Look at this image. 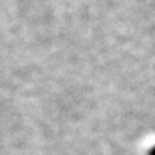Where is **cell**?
<instances>
[{"label": "cell", "mask_w": 155, "mask_h": 155, "mask_svg": "<svg viewBox=\"0 0 155 155\" xmlns=\"http://www.w3.org/2000/svg\"><path fill=\"white\" fill-rule=\"evenodd\" d=\"M151 155H155V148H154L152 151H151Z\"/></svg>", "instance_id": "obj_1"}]
</instances>
